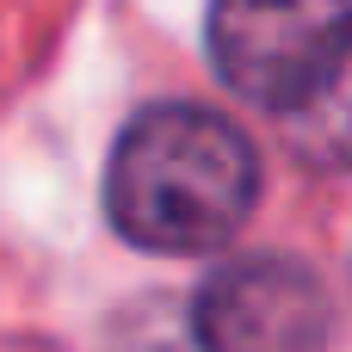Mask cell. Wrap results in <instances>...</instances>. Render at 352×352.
<instances>
[{
  "mask_svg": "<svg viewBox=\"0 0 352 352\" xmlns=\"http://www.w3.org/2000/svg\"><path fill=\"white\" fill-rule=\"evenodd\" d=\"M266 186L248 130L210 105H142L105 161V217L142 254H217L241 235Z\"/></svg>",
  "mask_w": 352,
  "mask_h": 352,
  "instance_id": "obj_1",
  "label": "cell"
},
{
  "mask_svg": "<svg viewBox=\"0 0 352 352\" xmlns=\"http://www.w3.org/2000/svg\"><path fill=\"white\" fill-rule=\"evenodd\" d=\"M198 352H328L334 303L316 266L291 254H235L192 291Z\"/></svg>",
  "mask_w": 352,
  "mask_h": 352,
  "instance_id": "obj_2",
  "label": "cell"
},
{
  "mask_svg": "<svg viewBox=\"0 0 352 352\" xmlns=\"http://www.w3.org/2000/svg\"><path fill=\"white\" fill-rule=\"evenodd\" d=\"M346 19L352 0H210L204 50L235 99L285 111L328 56V43L346 31Z\"/></svg>",
  "mask_w": 352,
  "mask_h": 352,
  "instance_id": "obj_3",
  "label": "cell"
},
{
  "mask_svg": "<svg viewBox=\"0 0 352 352\" xmlns=\"http://www.w3.org/2000/svg\"><path fill=\"white\" fill-rule=\"evenodd\" d=\"M278 130L303 167L352 173V19L316 62V74L297 87V99L278 111Z\"/></svg>",
  "mask_w": 352,
  "mask_h": 352,
  "instance_id": "obj_4",
  "label": "cell"
}]
</instances>
